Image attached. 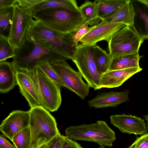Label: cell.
<instances>
[{"label": "cell", "mask_w": 148, "mask_h": 148, "mask_svg": "<svg viewBox=\"0 0 148 148\" xmlns=\"http://www.w3.org/2000/svg\"><path fill=\"white\" fill-rule=\"evenodd\" d=\"M29 111L30 148H38L60 134L56 119L49 112L41 106L30 108Z\"/></svg>", "instance_id": "4"}, {"label": "cell", "mask_w": 148, "mask_h": 148, "mask_svg": "<svg viewBox=\"0 0 148 148\" xmlns=\"http://www.w3.org/2000/svg\"><path fill=\"white\" fill-rule=\"evenodd\" d=\"M42 0H18L17 4L25 9L31 8L40 2Z\"/></svg>", "instance_id": "32"}, {"label": "cell", "mask_w": 148, "mask_h": 148, "mask_svg": "<svg viewBox=\"0 0 148 148\" xmlns=\"http://www.w3.org/2000/svg\"><path fill=\"white\" fill-rule=\"evenodd\" d=\"M65 133L66 136L74 140L92 142L109 147H112L116 139L114 132L101 120L90 124L71 126L66 129Z\"/></svg>", "instance_id": "5"}, {"label": "cell", "mask_w": 148, "mask_h": 148, "mask_svg": "<svg viewBox=\"0 0 148 148\" xmlns=\"http://www.w3.org/2000/svg\"><path fill=\"white\" fill-rule=\"evenodd\" d=\"M131 27L125 26L116 32L107 42L112 57L138 52L144 39Z\"/></svg>", "instance_id": "6"}, {"label": "cell", "mask_w": 148, "mask_h": 148, "mask_svg": "<svg viewBox=\"0 0 148 148\" xmlns=\"http://www.w3.org/2000/svg\"><path fill=\"white\" fill-rule=\"evenodd\" d=\"M15 51L8 38L0 36V62L13 58L15 55Z\"/></svg>", "instance_id": "26"}, {"label": "cell", "mask_w": 148, "mask_h": 148, "mask_svg": "<svg viewBox=\"0 0 148 148\" xmlns=\"http://www.w3.org/2000/svg\"><path fill=\"white\" fill-rule=\"evenodd\" d=\"M38 68L59 86L65 87L64 85L50 64H45L40 65Z\"/></svg>", "instance_id": "27"}, {"label": "cell", "mask_w": 148, "mask_h": 148, "mask_svg": "<svg viewBox=\"0 0 148 148\" xmlns=\"http://www.w3.org/2000/svg\"><path fill=\"white\" fill-rule=\"evenodd\" d=\"M141 57L137 52L112 57L108 71L140 67L139 62Z\"/></svg>", "instance_id": "19"}, {"label": "cell", "mask_w": 148, "mask_h": 148, "mask_svg": "<svg viewBox=\"0 0 148 148\" xmlns=\"http://www.w3.org/2000/svg\"><path fill=\"white\" fill-rule=\"evenodd\" d=\"M61 148H83L79 143L64 136Z\"/></svg>", "instance_id": "31"}, {"label": "cell", "mask_w": 148, "mask_h": 148, "mask_svg": "<svg viewBox=\"0 0 148 148\" xmlns=\"http://www.w3.org/2000/svg\"><path fill=\"white\" fill-rule=\"evenodd\" d=\"M18 0H0V9L14 6Z\"/></svg>", "instance_id": "33"}, {"label": "cell", "mask_w": 148, "mask_h": 148, "mask_svg": "<svg viewBox=\"0 0 148 148\" xmlns=\"http://www.w3.org/2000/svg\"><path fill=\"white\" fill-rule=\"evenodd\" d=\"M89 23L86 22L72 33L73 39L74 42L77 45L81 39L89 32L93 26L88 27Z\"/></svg>", "instance_id": "28"}, {"label": "cell", "mask_w": 148, "mask_h": 148, "mask_svg": "<svg viewBox=\"0 0 148 148\" xmlns=\"http://www.w3.org/2000/svg\"><path fill=\"white\" fill-rule=\"evenodd\" d=\"M35 74L42 107L49 112L56 111L62 102L60 87L39 68Z\"/></svg>", "instance_id": "9"}, {"label": "cell", "mask_w": 148, "mask_h": 148, "mask_svg": "<svg viewBox=\"0 0 148 148\" xmlns=\"http://www.w3.org/2000/svg\"><path fill=\"white\" fill-rule=\"evenodd\" d=\"M0 148H2L0 146Z\"/></svg>", "instance_id": "40"}, {"label": "cell", "mask_w": 148, "mask_h": 148, "mask_svg": "<svg viewBox=\"0 0 148 148\" xmlns=\"http://www.w3.org/2000/svg\"><path fill=\"white\" fill-rule=\"evenodd\" d=\"M142 69L140 67L108 71L101 75L99 89L118 87L131 77L140 71Z\"/></svg>", "instance_id": "15"}, {"label": "cell", "mask_w": 148, "mask_h": 148, "mask_svg": "<svg viewBox=\"0 0 148 148\" xmlns=\"http://www.w3.org/2000/svg\"><path fill=\"white\" fill-rule=\"evenodd\" d=\"M95 45H78L72 61L90 87L99 89L101 75L98 71L95 63Z\"/></svg>", "instance_id": "7"}, {"label": "cell", "mask_w": 148, "mask_h": 148, "mask_svg": "<svg viewBox=\"0 0 148 148\" xmlns=\"http://www.w3.org/2000/svg\"><path fill=\"white\" fill-rule=\"evenodd\" d=\"M144 117H145L146 120L147 122V130L146 131V132H148V114L147 115H145L144 116Z\"/></svg>", "instance_id": "37"}, {"label": "cell", "mask_w": 148, "mask_h": 148, "mask_svg": "<svg viewBox=\"0 0 148 148\" xmlns=\"http://www.w3.org/2000/svg\"><path fill=\"white\" fill-rule=\"evenodd\" d=\"M11 141L16 148H30L31 133L29 127L16 134Z\"/></svg>", "instance_id": "25"}, {"label": "cell", "mask_w": 148, "mask_h": 148, "mask_svg": "<svg viewBox=\"0 0 148 148\" xmlns=\"http://www.w3.org/2000/svg\"><path fill=\"white\" fill-rule=\"evenodd\" d=\"M17 85L30 108L42 107L36 79L35 70L16 71Z\"/></svg>", "instance_id": "11"}, {"label": "cell", "mask_w": 148, "mask_h": 148, "mask_svg": "<svg viewBox=\"0 0 148 148\" xmlns=\"http://www.w3.org/2000/svg\"><path fill=\"white\" fill-rule=\"evenodd\" d=\"M38 148H48V146L47 144H46L41 145Z\"/></svg>", "instance_id": "38"}, {"label": "cell", "mask_w": 148, "mask_h": 148, "mask_svg": "<svg viewBox=\"0 0 148 148\" xmlns=\"http://www.w3.org/2000/svg\"><path fill=\"white\" fill-rule=\"evenodd\" d=\"M144 14V15H142V18L144 19L145 27V33L143 37L144 40L145 39H148V14Z\"/></svg>", "instance_id": "35"}, {"label": "cell", "mask_w": 148, "mask_h": 148, "mask_svg": "<svg viewBox=\"0 0 148 148\" xmlns=\"http://www.w3.org/2000/svg\"><path fill=\"white\" fill-rule=\"evenodd\" d=\"M32 15L26 9L16 4L8 39L15 49L24 41L33 22Z\"/></svg>", "instance_id": "10"}, {"label": "cell", "mask_w": 148, "mask_h": 148, "mask_svg": "<svg viewBox=\"0 0 148 148\" xmlns=\"http://www.w3.org/2000/svg\"><path fill=\"white\" fill-rule=\"evenodd\" d=\"M29 111L14 110L2 122L0 130L3 134L12 140L17 133L29 127Z\"/></svg>", "instance_id": "13"}, {"label": "cell", "mask_w": 148, "mask_h": 148, "mask_svg": "<svg viewBox=\"0 0 148 148\" xmlns=\"http://www.w3.org/2000/svg\"><path fill=\"white\" fill-rule=\"evenodd\" d=\"M137 1L148 7V0H138Z\"/></svg>", "instance_id": "36"}, {"label": "cell", "mask_w": 148, "mask_h": 148, "mask_svg": "<svg viewBox=\"0 0 148 148\" xmlns=\"http://www.w3.org/2000/svg\"><path fill=\"white\" fill-rule=\"evenodd\" d=\"M32 15L47 27L64 33H72L86 22L79 8L47 9L36 11Z\"/></svg>", "instance_id": "2"}, {"label": "cell", "mask_w": 148, "mask_h": 148, "mask_svg": "<svg viewBox=\"0 0 148 148\" xmlns=\"http://www.w3.org/2000/svg\"><path fill=\"white\" fill-rule=\"evenodd\" d=\"M126 26L121 23H113L101 20L80 40L81 44L95 45L99 41L107 42L116 32Z\"/></svg>", "instance_id": "12"}, {"label": "cell", "mask_w": 148, "mask_h": 148, "mask_svg": "<svg viewBox=\"0 0 148 148\" xmlns=\"http://www.w3.org/2000/svg\"><path fill=\"white\" fill-rule=\"evenodd\" d=\"M135 12L131 0L127 2L116 12L108 18L104 20L113 23H121L126 26L132 27L134 21Z\"/></svg>", "instance_id": "18"}, {"label": "cell", "mask_w": 148, "mask_h": 148, "mask_svg": "<svg viewBox=\"0 0 148 148\" xmlns=\"http://www.w3.org/2000/svg\"><path fill=\"white\" fill-rule=\"evenodd\" d=\"M64 136L60 134L57 135L47 143L48 148H61Z\"/></svg>", "instance_id": "30"}, {"label": "cell", "mask_w": 148, "mask_h": 148, "mask_svg": "<svg viewBox=\"0 0 148 148\" xmlns=\"http://www.w3.org/2000/svg\"><path fill=\"white\" fill-rule=\"evenodd\" d=\"M128 148H148V132L138 138Z\"/></svg>", "instance_id": "29"}, {"label": "cell", "mask_w": 148, "mask_h": 148, "mask_svg": "<svg viewBox=\"0 0 148 148\" xmlns=\"http://www.w3.org/2000/svg\"><path fill=\"white\" fill-rule=\"evenodd\" d=\"M65 87L73 92L81 98L84 99L87 96L89 86L85 82L79 71L72 68L66 60H60L51 64Z\"/></svg>", "instance_id": "8"}, {"label": "cell", "mask_w": 148, "mask_h": 148, "mask_svg": "<svg viewBox=\"0 0 148 148\" xmlns=\"http://www.w3.org/2000/svg\"><path fill=\"white\" fill-rule=\"evenodd\" d=\"M14 6L0 9V36L8 38L12 23Z\"/></svg>", "instance_id": "24"}, {"label": "cell", "mask_w": 148, "mask_h": 148, "mask_svg": "<svg viewBox=\"0 0 148 148\" xmlns=\"http://www.w3.org/2000/svg\"><path fill=\"white\" fill-rule=\"evenodd\" d=\"M0 146L3 148H16L10 143L2 135L0 136Z\"/></svg>", "instance_id": "34"}, {"label": "cell", "mask_w": 148, "mask_h": 148, "mask_svg": "<svg viewBox=\"0 0 148 148\" xmlns=\"http://www.w3.org/2000/svg\"><path fill=\"white\" fill-rule=\"evenodd\" d=\"M129 91H110L97 95L88 101L89 107L95 108L115 107L129 100Z\"/></svg>", "instance_id": "16"}, {"label": "cell", "mask_w": 148, "mask_h": 148, "mask_svg": "<svg viewBox=\"0 0 148 148\" xmlns=\"http://www.w3.org/2000/svg\"><path fill=\"white\" fill-rule=\"evenodd\" d=\"M98 148H106L104 146H100Z\"/></svg>", "instance_id": "39"}, {"label": "cell", "mask_w": 148, "mask_h": 148, "mask_svg": "<svg viewBox=\"0 0 148 148\" xmlns=\"http://www.w3.org/2000/svg\"><path fill=\"white\" fill-rule=\"evenodd\" d=\"M67 59L37 42L29 28L24 41L20 47L15 49V55L11 63L15 71H32L45 64H51Z\"/></svg>", "instance_id": "1"}, {"label": "cell", "mask_w": 148, "mask_h": 148, "mask_svg": "<svg viewBox=\"0 0 148 148\" xmlns=\"http://www.w3.org/2000/svg\"><path fill=\"white\" fill-rule=\"evenodd\" d=\"M58 8H77L79 7L75 0H42L34 6L26 9L32 14L38 11Z\"/></svg>", "instance_id": "21"}, {"label": "cell", "mask_w": 148, "mask_h": 148, "mask_svg": "<svg viewBox=\"0 0 148 148\" xmlns=\"http://www.w3.org/2000/svg\"><path fill=\"white\" fill-rule=\"evenodd\" d=\"M30 29L38 43L68 59H73L78 45L73 41L72 33L56 31L36 20L34 21Z\"/></svg>", "instance_id": "3"}, {"label": "cell", "mask_w": 148, "mask_h": 148, "mask_svg": "<svg viewBox=\"0 0 148 148\" xmlns=\"http://www.w3.org/2000/svg\"><path fill=\"white\" fill-rule=\"evenodd\" d=\"M17 85L16 71L11 63L0 62V92L7 93Z\"/></svg>", "instance_id": "17"}, {"label": "cell", "mask_w": 148, "mask_h": 148, "mask_svg": "<svg viewBox=\"0 0 148 148\" xmlns=\"http://www.w3.org/2000/svg\"><path fill=\"white\" fill-rule=\"evenodd\" d=\"M128 0H96L99 18L104 20L110 17L124 5Z\"/></svg>", "instance_id": "20"}, {"label": "cell", "mask_w": 148, "mask_h": 148, "mask_svg": "<svg viewBox=\"0 0 148 148\" xmlns=\"http://www.w3.org/2000/svg\"><path fill=\"white\" fill-rule=\"evenodd\" d=\"M94 57L97 70L101 75L109 71L112 57L99 46L95 45Z\"/></svg>", "instance_id": "23"}, {"label": "cell", "mask_w": 148, "mask_h": 148, "mask_svg": "<svg viewBox=\"0 0 148 148\" xmlns=\"http://www.w3.org/2000/svg\"><path fill=\"white\" fill-rule=\"evenodd\" d=\"M110 123L122 132L143 135L147 130L145 120L131 115L114 114L110 117Z\"/></svg>", "instance_id": "14"}, {"label": "cell", "mask_w": 148, "mask_h": 148, "mask_svg": "<svg viewBox=\"0 0 148 148\" xmlns=\"http://www.w3.org/2000/svg\"><path fill=\"white\" fill-rule=\"evenodd\" d=\"M79 9L86 21L92 26L96 25L101 20L99 18L98 10L95 2L86 1Z\"/></svg>", "instance_id": "22"}]
</instances>
